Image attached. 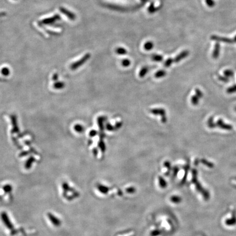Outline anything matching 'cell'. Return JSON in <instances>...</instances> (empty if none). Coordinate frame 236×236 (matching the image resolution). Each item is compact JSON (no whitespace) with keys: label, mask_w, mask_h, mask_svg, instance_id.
Returning a JSON list of instances; mask_svg holds the SVG:
<instances>
[{"label":"cell","mask_w":236,"mask_h":236,"mask_svg":"<svg viewBox=\"0 0 236 236\" xmlns=\"http://www.w3.org/2000/svg\"><path fill=\"white\" fill-rule=\"evenodd\" d=\"M1 217L3 224L6 226L8 229L11 231V234L15 235L16 233V231L14 229V226L13 225L10 217H8L7 213L5 212H2L1 214Z\"/></svg>","instance_id":"cell-1"},{"label":"cell","mask_w":236,"mask_h":236,"mask_svg":"<svg viewBox=\"0 0 236 236\" xmlns=\"http://www.w3.org/2000/svg\"><path fill=\"white\" fill-rule=\"evenodd\" d=\"M150 113L155 115H160L161 117V121L163 123H166L167 121V118L166 117V111L163 108H154L151 109L150 110Z\"/></svg>","instance_id":"cell-2"},{"label":"cell","mask_w":236,"mask_h":236,"mask_svg":"<svg viewBox=\"0 0 236 236\" xmlns=\"http://www.w3.org/2000/svg\"><path fill=\"white\" fill-rule=\"evenodd\" d=\"M90 56H91L90 54H89V53H87V54H86L85 55H84L81 60L73 64L72 66H71V68H72V69H75V68L79 67H80L81 65L84 64L86 61H88L89 59H90Z\"/></svg>","instance_id":"cell-3"},{"label":"cell","mask_w":236,"mask_h":236,"mask_svg":"<svg viewBox=\"0 0 236 236\" xmlns=\"http://www.w3.org/2000/svg\"><path fill=\"white\" fill-rule=\"evenodd\" d=\"M60 16L58 14H56L54 16L50 17L49 18H46L42 21H39V24H52L54 23L56 21L60 20Z\"/></svg>","instance_id":"cell-4"},{"label":"cell","mask_w":236,"mask_h":236,"mask_svg":"<svg viewBox=\"0 0 236 236\" xmlns=\"http://www.w3.org/2000/svg\"><path fill=\"white\" fill-rule=\"evenodd\" d=\"M47 216L49 218V219L51 221V224L56 226V227H58L60 226L61 224V220L59 219L58 217H57L56 216H55L53 214L51 213H47Z\"/></svg>","instance_id":"cell-5"},{"label":"cell","mask_w":236,"mask_h":236,"mask_svg":"<svg viewBox=\"0 0 236 236\" xmlns=\"http://www.w3.org/2000/svg\"><path fill=\"white\" fill-rule=\"evenodd\" d=\"M59 10L61 13H63L64 15H65L69 19L71 20H74L75 19L76 16H75V14H74L73 13L71 12L70 11L68 10L67 8L61 7L59 8Z\"/></svg>","instance_id":"cell-6"},{"label":"cell","mask_w":236,"mask_h":236,"mask_svg":"<svg viewBox=\"0 0 236 236\" xmlns=\"http://www.w3.org/2000/svg\"><path fill=\"white\" fill-rule=\"evenodd\" d=\"M216 126H217L218 127H220L222 129H224V130H230L232 128V126H231L230 125L225 124L221 119L217 120L216 123Z\"/></svg>","instance_id":"cell-7"},{"label":"cell","mask_w":236,"mask_h":236,"mask_svg":"<svg viewBox=\"0 0 236 236\" xmlns=\"http://www.w3.org/2000/svg\"><path fill=\"white\" fill-rule=\"evenodd\" d=\"M189 55V52L188 50H184L181 52L179 54H178L174 59V62L178 63L180 62L181 60L185 59L186 57Z\"/></svg>","instance_id":"cell-8"},{"label":"cell","mask_w":236,"mask_h":236,"mask_svg":"<svg viewBox=\"0 0 236 236\" xmlns=\"http://www.w3.org/2000/svg\"><path fill=\"white\" fill-rule=\"evenodd\" d=\"M211 39L212 40H214V41H219V42H223L225 43H231L233 42H234L233 39H230L227 38L225 37H218L216 36H212L211 37Z\"/></svg>","instance_id":"cell-9"},{"label":"cell","mask_w":236,"mask_h":236,"mask_svg":"<svg viewBox=\"0 0 236 236\" xmlns=\"http://www.w3.org/2000/svg\"><path fill=\"white\" fill-rule=\"evenodd\" d=\"M62 189H63L64 190V196L65 197L66 196L68 191H74V190L71 188L67 182H64L63 184H62Z\"/></svg>","instance_id":"cell-10"},{"label":"cell","mask_w":236,"mask_h":236,"mask_svg":"<svg viewBox=\"0 0 236 236\" xmlns=\"http://www.w3.org/2000/svg\"><path fill=\"white\" fill-rule=\"evenodd\" d=\"M219 51H220V45L218 43H216L214 47V49L213 53V57L214 59H216L218 57V56L219 55Z\"/></svg>","instance_id":"cell-11"},{"label":"cell","mask_w":236,"mask_h":236,"mask_svg":"<svg viewBox=\"0 0 236 236\" xmlns=\"http://www.w3.org/2000/svg\"><path fill=\"white\" fill-rule=\"evenodd\" d=\"M154 48V43L151 42V41H148L146 42L144 45V49L146 50H151V49H153Z\"/></svg>","instance_id":"cell-12"},{"label":"cell","mask_w":236,"mask_h":236,"mask_svg":"<svg viewBox=\"0 0 236 236\" xmlns=\"http://www.w3.org/2000/svg\"><path fill=\"white\" fill-rule=\"evenodd\" d=\"M148 72V68L147 67H143L141 68L139 72V77L141 78H143Z\"/></svg>","instance_id":"cell-13"},{"label":"cell","mask_w":236,"mask_h":236,"mask_svg":"<svg viewBox=\"0 0 236 236\" xmlns=\"http://www.w3.org/2000/svg\"><path fill=\"white\" fill-rule=\"evenodd\" d=\"M115 53L118 55H125L127 53V51L124 48L119 47L115 49Z\"/></svg>","instance_id":"cell-14"},{"label":"cell","mask_w":236,"mask_h":236,"mask_svg":"<svg viewBox=\"0 0 236 236\" xmlns=\"http://www.w3.org/2000/svg\"><path fill=\"white\" fill-rule=\"evenodd\" d=\"M166 75V72L164 70H160L158 71L157 72H156L155 74V77L156 78H162L165 76Z\"/></svg>","instance_id":"cell-15"},{"label":"cell","mask_w":236,"mask_h":236,"mask_svg":"<svg viewBox=\"0 0 236 236\" xmlns=\"http://www.w3.org/2000/svg\"><path fill=\"white\" fill-rule=\"evenodd\" d=\"M151 59L156 62H161L163 60V57L162 56L158 54H154L151 56Z\"/></svg>","instance_id":"cell-16"},{"label":"cell","mask_w":236,"mask_h":236,"mask_svg":"<svg viewBox=\"0 0 236 236\" xmlns=\"http://www.w3.org/2000/svg\"><path fill=\"white\" fill-rule=\"evenodd\" d=\"M199 98L196 95H195L193 96L191 98V103L194 106L198 104V103H199Z\"/></svg>","instance_id":"cell-17"},{"label":"cell","mask_w":236,"mask_h":236,"mask_svg":"<svg viewBox=\"0 0 236 236\" xmlns=\"http://www.w3.org/2000/svg\"><path fill=\"white\" fill-rule=\"evenodd\" d=\"M208 126L209 128H214L216 126V124H215L214 123V121H213V117H211V118H209V119H208Z\"/></svg>","instance_id":"cell-18"},{"label":"cell","mask_w":236,"mask_h":236,"mask_svg":"<svg viewBox=\"0 0 236 236\" xmlns=\"http://www.w3.org/2000/svg\"><path fill=\"white\" fill-rule=\"evenodd\" d=\"M3 189L4 190V191L5 193H11V191H12V186L11 185H9V184H7V185H4L3 186Z\"/></svg>","instance_id":"cell-19"},{"label":"cell","mask_w":236,"mask_h":236,"mask_svg":"<svg viewBox=\"0 0 236 236\" xmlns=\"http://www.w3.org/2000/svg\"><path fill=\"white\" fill-rule=\"evenodd\" d=\"M131 65V61L130 60L125 59H124L121 61V65L125 67H127L130 66Z\"/></svg>","instance_id":"cell-20"},{"label":"cell","mask_w":236,"mask_h":236,"mask_svg":"<svg viewBox=\"0 0 236 236\" xmlns=\"http://www.w3.org/2000/svg\"><path fill=\"white\" fill-rule=\"evenodd\" d=\"M173 62H174V60H173L171 58H168L166 61L164 62V66L165 67H169L171 66V65L173 64Z\"/></svg>","instance_id":"cell-21"},{"label":"cell","mask_w":236,"mask_h":236,"mask_svg":"<svg viewBox=\"0 0 236 236\" xmlns=\"http://www.w3.org/2000/svg\"><path fill=\"white\" fill-rule=\"evenodd\" d=\"M104 118L103 117H100L99 118V120H98V122H99V126H100V128L101 130H103V121H104Z\"/></svg>","instance_id":"cell-22"},{"label":"cell","mask_w":236,"mask_h":236,"mask_svg":"<svg viewBox=\"0 0 236 236\" xmlns=\"http://www.w3.org/2000/svg\"><path fill=\"white\" fill-rule=\"evenodd\" d=\"M227 93H233L236 92V85H234L232 86H231L227 89Z\"/></svg>","instance_id":"cell-23"},{"label":"cell","mask_w":236,"mask_h":236,"mask_svg":"<svg viewBox=\"0 0 236 236\" xmlns=\"http://www.w3.org/2000/svg\"><path fill=\"white\" fill-rule=\"evenodd\" d=\"M224 75L227 77H232L233 75V72L232 71H231L230 69H227L224 71Z\"/></svg>","instance_id":"cell-24"},{"label":"cell","mask_w":236,"mask_h":236,"mask_svg":"<svg viewBox=\"0 0 236 236\" xmlns=\"http://www.w3.org/2000/svg\"><path fill=\"white\" fill-rule=\"evenodd\" d=\"M99 146L102 152H104L106 151V145L103 141H100L99 143Z\"/></svg>","instance_id":"cell-25"},{"label":"cell","mask_w":236,"mask_h":236,"mask_svg":"<svg viewBox=\"0 0 236 236\" xmlns=\"http://www.w3.org/2000/svg\"><path fill=\"white\" fill-rule=\"evenodd\" d=\"M206 2L207 5L209 7H213L215 5V2L213 1V0H206Z\"/></svg>","instance_id":"cell-26"},{"label":"cell","mask_w":236,"mask_h":236,"mask_svg":"<svg viewBox=\"0 0 236 236\" xmlns=\"http://www.w3.org/2000/svg\"><path fill=\"white\" fill-rule=\"evenodd\" d=\"M195 92H196V95L199 99L200 98H202L203 97V93L202 92L199 90V89H195Z\"/></svg>","instance_id":"cell-27"},{"label":"cell","mask_w":236,"mask_h":236,"mask_svg":"<svg viewBox=\"0 0 236 236\" xmlns=\"http://www.w3.org/2000/svg\"><path fill=\"white\" fill-rule=\"evenodd\" d=\"M106 128L109 131H113L115 130V127L112 125L110 124H107L106 125Z\"/></svg>","instance_id":"cell-28"},{"label":"cell","mask_w":236,"mask_h":236,"mask_svg":"<svg viewBox=\"0 0 236 236\" xmlns=\"http://www.w3.org/2000/svg\"><path fill=\"white\" fill-rule=\"evenodd\" d=\"M123 125V123L122 122H118L115 125V130H119V128H121V127Z\"/></svg>","instance_id":"cell-29"},{"label":"cell","mask_w":236,"mask_h":236,"mask_svg":"<svg viewBox=\"0 0 236 236\" xmlns=\"http://www.w3.org/2000/svg\"><path fill=\"white\" fill-rule=\"evenodd\" d=\"M148 11L150 13H154L156 11V9L154 8L153 4H151L150 6L148 8Z\"/></svg>","instance_id":"cell-30"},{"label":"cell","mask_w":236,"mask_h":236,"mask_svg":"<svg viewBox=\"0 0 236 236\" xmlns=\"http://www.w3.org/2000/svg\"><path fill=\"white\" fill-rule=\"evenodd\" d=\"M201 161H202V162L203 164H206V165H207V166H209V167H211L213 166V164H212V163L209 162L208 161H207V160H206L202 159V160H201Z\"/></svg>","instance_id":"cell-31"},{"label":"cell","mask_w":236,"mask_h":236,"mask_svg":"<svg viewBox=\"0 0 236 236\" xmlns=\"http://www.w3.org/2000/svg\"><path fill=\"white\" fill-rule=\"evenodd\" d=\"M218 78H219V79L220 80V81H221L222 82H228L229 81L228 78H226L221 77V76H219V77H218Z\"/></svg>","instance_id":"cell-32"},{"label":"cell","mask_w":236,"mask_h":236,"mask_svg":"<svg viewBox=\"0 0 236 236\" xmlns=\"http://www.w3.org/2000/svg\"><path fill=\"white\" fill-rule=\"evenodd\" d=\"M2 73L4 75H8V74L10 73V71L8 70V68H4L2 69Z\"/></svg>","instance_id":"cell-33"},{"label":"cell","mask_w":236,"mask_h":236,"mask_svg":"<svg viewBox=\"0 0 236 236\" xmlns=\"http://www.w3.org/2000/svg\"><path fill=\"white\" fill-rule=\"evenodd\" d=\"M90 135L92 137H93V136H95L96 135H97V132L95 130H93V131H91L90 133Z\"/></svg>","instance_id":"cell-34"},{"label":"cell","mask_w":236,"mask_h":236,"mask_svg":"<svg viewBox=\"0 0 236 236\" xmlns=\"http://www.w3.org/2000/svg\"><path fill=\"white\" fill-rule=\"evenodd\" d=\"M77 128H78V130H77V131H79V132H81V131L83 130V127H82V126H80V125L78 126L77 127ZM77 128H76V129H77Z\"/></svg>","instance_id":"cell-35"},{"label":"cell","mask_w":236,"mask_h":236,"mask_svg":"<svg viewBox=\"0 0 236 236\" xmlns=\"http://www.w3.org/2000/svg\"><path fill=\"white\" fill-rule=\"evenodd\" d=\"M7 14V13L6 12H0V18L6 16Z\"/></svg>","instance_id":"cell-36"},{"label":"cell","mask_w":236,"mask_h":236,"mask_svg":"<svg viewBox=\"0 0 236 236\" xmlns=\"http://www.w3.org/2000/svg\"><path fill=\"white\" fill-rule=\"evenodd\" d=\"M233 41H234V42H236V36L234 37V39H233Z\"/></svg>","instance_id":"cell-37"},{"label":"cell","mask_w":236,"mask_h":236,"mask_svg":"<svg viewBox=\"0 0 236 236\" xmlns=\"http://www.w3.org/2000/svg\"><path fill=\"white\" fill-rule=\"evenodd\" d=\"M235 111H236V107H235Z\"/></svg>","instance_id":"cell-38"}]
</instances>
